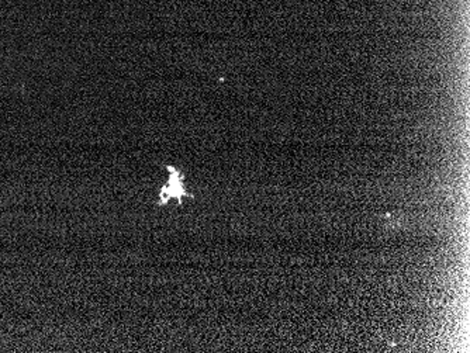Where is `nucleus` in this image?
Segmentation results:
<instances>
[{
	"label": "nucleus",
	"instance_id": "obj_1",
	"mask_svg": "<svg viewBox=\"0 0 470 353\" xmlns=\"http://www.w3.org/2000/svg\"><path fill=\"white\" fill-rule=\"evenodd\" d=\"M168 171L171 172V178H169L168 183L161 189V193H159V203L161 204H166L171 198H178L179 201H182L183 196H190L185 190L183 175L173 168H168Z\"/></svg>",
	"mask_w": 470,
	"mask_h": 353
}]
</instances>
